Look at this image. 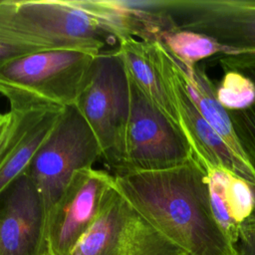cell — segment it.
Returning <instances> with one entry per match:
<instances>
[{
	"label": "cell",
	"instance_id": "11",
	"mask_svg": "<svg viewBox=\"0 0 255 255\" xmlns=\"http://www.w3.org/2000/svg\"><path fill=\"white\" fill-rule=\"evenodd\" d=\"M0 255H48L44 207L25 173L0 194Z\"/></svg>",
	"mask_w": 255,
	"mask_h": 255
},
{
	"label": "cell",
	"instance_id": "5",
	"mask_svg": "<svg viewBox=\"0 0 255 255\" xmlns=\"http://www.w3.org/2000/svg\"><path fill=\"white\" fill-rule=\"evenodd\" d=\"M100 158L98 141L77 108H64L24 172L38 191L46 220L74 173L93 167Z\"/></svg>",
	"mask_w": 255,
	"mask_h": 255
},
{
	"label": "cell",
	"instance_id": "1",
	"mask_svg": "<svg viewBox=\"0 0 255 255\" xmlns=\"http://www.w3.org/2000/svg\"><path fill=\"white\" fill-rule=\"evenodd\" d=\"M114 177L128 204L186 255H233L211 209L206 171L194 155L171 168Z\"/></svg>",
	"mask_w": 255,
	"mask_h": 255
},
{
	"label": "cell",
	"instance_id": "2",
	"mask_svg": "<svg viewBox=\"0 0 255 255\" xmlns=\"http://www.w3.org/2000/svg\"><path fill=\"white\" fill-rule=\"evenodd\" d=\"M98 54L55 49L11 60L0 67V94L18 112L74 106Z\"/></svg>",
	"mask_w": 255,
	"mask_h": 255
},
{
	"label": "cell",
	"instance_id": "18",
	"mask_svg": "<svg viewBox=\"0 0 255 255\" xmlns=\"http://www.w3.org/2000/svg\"><path fill=\"white\" fill-rule=\"evenodd\" d=\"M40 51L41 50H38L34 47L0 35V67L11 60Z\"/></svg>",
	"mask_w": 255,
	"mask_h": 255
},
{
	"label": "cell",
	"instance_id": "12",
	"mask_svg": "<svg viewBox=\"0 0 255 255\" xmlns=\"http://www.w3.org/2000/svg\"><path fill=\"white\" fill-rule=\"evenodd\" d=\"M62 110L20 112L18 122L0 152V194L26 171L54 128Z\"/></svg>",
	"mask_w": 255,
	"mask_h": 255
},
{
	"label": "cell",
	"instance_id": "20",
	"mask_svg": "<svg viewBox=\"0 0 255 255\" xmlns=\"http://www.w3.org/2000/svg\"><path fill=\"white\" fill-rule=\"evenodd\" d=\"M1 116H2V114H0V117H1Z\"/></svg>",
	"mask_w": 255,
	"mask_h": 255
},
{
	"label": "cell",
	"instance_id": "15",
	"mask_svg": "<svg viewBox=\"0 0 255 255\" xmlns=\"http://www.w3.org/2000/svg\"><path fill=\"white\" fill-rule=\"evenodd\" d=\"M176 60L182 69L187 92L202 117L220 135L233 154L250 164L236 140L227 111L217 98L216 86L206 75L202 67L197 64H188L178 59Z\"/></svg>",
	"mask_w": 255,
	"mask_h": 255
},
{
	"label": "cell",
	"instance_id": "7",
	"mask_svg": "<svg viewBox=\"0 0 255 255\" xmlns=\"http://www.w3.org/2000/svg\"><path fill=\"white\" fill-rule=\"evenodd\" d=\"M70 255L186 254L139 215L115 185Z\"/></svg>",
	"mask_w": 255,
	"mask_h": 255
},
{
	"label": "cell",
	"instance_id": "4",
	"mask_svg": "<svg viewBox=\"0 0 255 255\" xmlns=\"http://www.w3.org/2000/svg\"><path fill=\"white\" fill-rule=\"evenodd\" d=\"M129 80L115 50L102 51L92 65L75 107L93 131L101 158L118 173L129 114Z\"/></svg>",
	"mask_w": 255,
	"mask_h": 255
},
{
	"label": "cell",
	"instance_id": "19",
	"mask_svg": "<svg viewBox=\"0 0 255 255\" xmlns=\"http://www.w3.org/2000/svg\"><path fill=\"white\" fill-rule=\"evenodd\" d=\"M19 116L20 112L10 110L8 113L2 114L0 117V152L2 151L9 136L11 135Z\"/></svg>",
	"mask_w": 255,
	"mask_h": 255
},
{
	"label": "cell",
	"instance_id": "8",
	"mask_svg": "<svg viewBox=\"0 0 255 255\" xmlns=\"http://www.w3.org/2000/svg\"><path fill=\"white\" fill-rule=\"evenodd\" d=\"M150 58L171 98L178 125L187 138L193 155L204 167L226 168L251 184H255L253 167L233 154L220 135L202 117L184 83L176 58L159 41H145Z\"/></svg>",
	"mask_w": 255,
	"mask_h": 255
},
{
	"label": "cell",
	"instance_id": "14",
	"mask_svg": "<svg viewBox=\"0 0 255 255\" xmlns=\"http://www.w3.org/2000/svg\"><path fill=\"white\" fill-rule=\"evenodd\" d=\"M117 52L130 82L154 107L178 125L173 103L150 58L146 42L128 37L118 42Z\"/></svg>",
	"mask_w": 255,
	"mask_h": 255
},
{
	"label": "cell",
	"instance_id": "9",
	"mask_svg": "<svg viewBox=\"0 0 255 255\" xmlns=\"http://www.w3.org/2000/svg\"><path fill=\"white\" fill-rule=\"evenodd\" d=\"M176 28L204 35L227 53L255 52V1L157 0Z\"/></svg>",
	"mask_w": 255,
	"mask_h": 255
},
{
	"label": "cell",
	"instance_id": "17",
	"mask_svg": "<svg viewBox=\"0 0 255 255\" xmlns=\"http://www.w3.org/2000/svg\"><path fill=\"white\" fill-rule=\"evenodd\" d=\"M164 47L179 61L197 64L198 61L216 54L227 53L226 49L214 40L176 27L165 32L159 39Z\"/></svg>",
	"mask_w": 255,
	"mask_h": 255
},
{
	"label": "cell",
	"instance_id": "13",
	"mask_svg": "<svg viewBox=\"0 0 255 255\" xmlns=\"http://www.w3.org/2000/svg\"><path fill=\"white\" fill-rule=\"evenodd\" d=\"M205 171L211 209L229 246L254 210L255 184L226 168L208 167Z\"/></svg>",
	"mask_w": 255,
	"mask_h": 255
},
{
	"label": "cell",
	"instance_id": "16",
	"mask_svg": "<svg viewBox=\"0 0 255 255\" xmlns=\"http://www.w3.org/2000/svg\"><path fill=\"white\" fill-rule=\"evenodd\" d=\"M216 60L223 72L238 73L253 86V97L246 105L226 111L236 140L244 156L255 170V52L219 54Z\"/></svg>",
	"mask_w": 255,
	"mask_h": 255
},
{
	"label": "cell",
	"instance_id": "3",
	"mask_svg": "<svg viewBox=\"0 0 255 255\" xmlns=\"http://www.w3.org/2000/svg\"><path fill=\"white\" fill-rule=\"evenodd\" d=\"M0 35L39 50L96 54L114 40L77 0H1Z\"/></svg>",
	"mask_w": 255,
	"mask_h": 255
},
{
	"label": "cell",
	"instance_id": "6",
	"mask_svg": "<svg viewBox=\"0 0 255 255\" xmlns=\"http://www.w3.org/2000/svg\"><path fill=\"white\" fill-rule=\"evenodd\" d=\"M129 98L123 165L116 174L171 168L193 155L179 126L154 107L130 80Z\"/></svg>",
	"mask_w": 255,
	"mask_h": 255
},
{
	"label": "cell",
	"instance_id": "10",
	"mask_svg": "<svg viewBox=\"0 0 255 255\" xmlns=\"http://www.w3.org/2000/svg\"><path fill=\"white\" fill-rule=\"evenodd\" d=\"M115 187L114 174L88 167L74 173L46 220L48 255H70Z\"/></svg>",
	"mask_w": 255,
	"mask_h": 255
}]
</instances>
